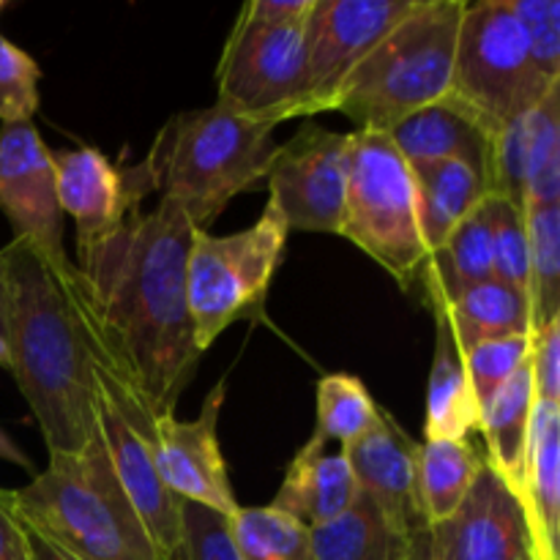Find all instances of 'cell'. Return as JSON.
I'll list each match as a JSON object with an SVG mask.
<instances>
[{"label": "cell", "instance_id": "cell-22", "mask_svg": "<svg viewBox=\"0 0 560 560\" xmlns=\"http://www.w3.org/2000/svg\"><path fill=\"white\" fill-rule=\"evenodd\" d=\"M435 315V355L427 383L424 441H465L479 430V405L470 394L463 350L441 310Z\"/></svg>", "mask_w": 560, "mask_h": 560}, {"label": "cell", "instance_id": "cell-24", "mask_svg": "<svg viewBox=\"0 0 560 560\" xmlns=\"http://www.w3.org/2000/svg\"><path fill=\"white\" fill-rule=\"evenodd\" d=\"M534 402V377H530V364L525 361L479 413V432L487 443V465L517 492V498L523 487L525 443H528Z\"/></svg>", "mask_w": 560, "mask_h": 560}, {"label": "cell", "instance_id": "cell-21", "mask_svg": "<svg viewBox=\"0 0 560 560\" xmlns=\"http://www.w3.org/2000/svg\"><path fill=\"white\" fill-rule=\"evenodd\" d=\"M413 175L416 219L427 255L441 249L465 217L490 195L487 180L474 167L454 159L408 164Z\"/></svg>", "mask_w": 560, "mask_h": 560}, {"label": "cell", "instance_id": "cell-30", "mask_svg": "<svg viewBox=\"0 0 560 560\" xmlns=\"http://www.w3.org/2000/svg\"><path fill=\"white\" fill-rule=\"evenodd\" d=\"M381 405L372 399L370 388L353 375L334 372L317 381V435L339 448L359 441L377 421Z\"/></svg>", "mask_w": 560, "mask_h": 560}, {"label": "cell", "instance_id": "cell-26", "mask_svg": "<svg viewBox=\"0 0 560 560\" xmlns=\"http://www.w3.org/2000/svg\"><path fill=\"white\" fill-rule=\"evenodd\" d=\"M432 310H441L446 315L463 353L490 339L530 334L528 295L495 277L465 290L448 306H432Z\"/></svg>", "mask_w": 560, "mask_h": 560}, {"label": "cell", "instance_id": "cell-13", "mask_svg": "<svg viewBox=\"0 0 560 560\" xmlns=\"http://www.w3.org/2000/svg\"><path fill=\"white\" fill-rule=\"evenodd\" d=\"M55 189L63 217L77 224V252L107 238L135 211L151 189L142 164L118 167L98 148H60L52 151Z\"/></svg>", "mask_w": 560, "mask_h": 560}, {"label": "cell", "instance_id": "cell-38", "mask_svg": "<svg viewBox=\"0 0 560 560\" xmlns=\"http://www.w3.org/2000/svg\"><path fill=\"white\" fill-rule=\"evenodd\" d=\"M0 560H33L25 523L16 514L11 490L0 487Z\"/></svg>", "mask_w": 560, "mask_h": 560}, {"label": "cell", "instance_id": "cell-6", "mask_svg": "<svg viewBox=\"0 0 560 560\" xmlns=\"http://www.w3.org/2000/svg\"><path fill=\"white\" fill-rule=\"evenodd\" d=\"M288 224L271 200L252 228L233 235L195 230L186 257V304L200 353L238 320H260L282 262Z\"/></svg>", "mask_w": 560, "mask_h": 560}, {"label": "cell", "instance_id": "cell-43", "mask_svg": "<svg viewBox=\"0 0 560 560\" xmlns=\"http://www.w3.org/2000/svg\"><path fill=\"white\" fill-rule=\"evenodd\" d=\"M0 337L5 339V282H3V268H0Z\"/></svg>", "mask_w": 560, "mask_h": 560}, {"label": "cell", "instance_id": "cell-9", "mask_svg": "<svg viewBox=\"0 0 560 560\" xmlns=\"http://www.w3.org/2000/svg\"><path fill=\"white\" fill-rule=\"evenodd\" d=\"M217 102L255 118L306 115V20L262 25L238 14L217 69Z\"/></svg>", "mask_w": 560, "mask_h": 560}, {"label": "cell", "instance_id": "cell-32", "mask_svg": "<svg viewBox=\"0 0 560 560\" xmlns=\"http://www.w3.org/2000/svg\"><path fill=\"white\" fill-rule=\"evenodd\" d=\"M530 334L528 337H503L490 342L474 345L463 353L465 375H468L470 394H474L479 413L503 386L509 377L528 361Z\"/></svg>", "mask_w": 560, "mask_h": 560}, {"label": "cell", "instance_id": "cell-19", "mask_svg": "<svg viewBox=\"0 0 560 560\" xmlns=\"http://www.w3.org/2000/svg\"><path fill=\"white\" fill-rule=\"evenodd\" d=\"M536 560H560V402L536 399L520 487Z\"/></svg>", "mask_w": 560, "mask_h": 560}, {"label": "cell", "instance_id": "cell-18", "mask_svg": "<svg viewBox=\"0 0 560 560\" xmlns=\"http://www.w3.org/2000/svg\"><path fill=\"white\" fill-rule=\"evenodd\" d=\"M386 135L392 137L394 148L408 164L454 159L474 167L490 186L495 131L452 93L402 118Z\"/></svg>", "mask_w": 560, "mask_h": 560}, {"label": "cell", "instance_id": "cell-12", "mask_svg": "<svg viewBox=\"0 0 560 560\" xmlns=\"http://www.w3.org/2000/svg\"><path fill=\"white\" fill-rule=\"evenodd\" d=\"M0 213L16 241L38 252L55 268H69L63 246V211L55 189L52 151L36 124L0 126Z\"/></svg>", "mask_w": 560, "mask_h": 560}, {"label": "cell", "instance_id": "cell-37", "mask_svg": "<svg viewBox=\"0 0 560 560\" xmlns=\"http://www.w3.org/2000/svg\"><path fill=\"white\" fill-rule=\"evenodd\" d=\"M528 364L536 399L560 402V320L530 331Z\"/></svg>", "mask_w": 560, "mask_h": 560}, {"label": "cell", "instance_id": "cell-34", "mask_svg": "<svg viewBox=\"0 0 560 560\" xmlns=\"http://www.w3.org/2000/svg\"><path fill=\"white\" fill-rule=\"evenodd\" d=\"M523 31L536 71L547 82H560V3L558 0H509Z\"/></svg>", "mask_w": 560, "mask_h": 560}, {"label": "cell", "instance_id": "cell-28", "mask_svg": "<svg viewBox=\"0 0 560 560\" xmlns=\"http://www.w3.org/2000/svg\"><path fill=\"white\" fill-rule=\"evenodd\" d=\"M525 208L560 206V85L523 115Z\"/></svg>", "mask_w": 560, "mask_h": 560}, {"label": "cell", "instance_id": "cell-11", "mask_svg": "<svg viewBox=\"0 0 560 560\" xmlns=\"http://www.w3.org/2000/svg\"><path fill=\"white\" fill-rule=\"evenodd\" d=\"M419 0H315L306 20V115L331 113L339 88Z\"/></svg>", "mask_w": 560, "mask_h": 560}, {"label": "cell", "instance_id": "cell-7", "mask_svg": "<svg viewBox=\"0 0 560 560\" xmlns=\"http://www.w3.org/2000/svg\"><path fill=\"white\" fill-rule=\"evenodd\" d=\"M339 235L392 273L402 290L419 282L427 249L416 219L413 175L386 131H350Z\"/></svg>", "mask_w": 560, "mask_h": 560}, {"label": "cell", "instance_id": "cell-39", "mask_svg": "<svg viewBox=\"0 0 560 560\" xmlns=\"http://www.w3.org/2000/svg\"><path fill=\"white\" fill-rule=\"evenodd\" d=\"M315 0H252L241 9V16L262 25H284V22L310 20Z\"/></svg>", "mask_w": 560, "mask_h": 560}, {"label": "cell", "instance_id": "cell-40", "mask_svg": "<svg viewBox=\"0 0 560 560\" xmlns=\"http://www.w3.org/2000/svg\"><path fill=\"white\" fill-rule=\"evenodd\" d=\"M25 534H27V547H31L33 560H82V558L71 556L69 550H63L58 541H52L49 536H44L42 530L31 528V525H25Z\"/></svg>", "mask_w": 560, "mask_h": 560}, {"label": "cell", "instance_id": "cell-20", "mask_svg": "<svg viewBox=\"0 0 560 560\" xmlns=\"http://www.w3.org/2000/svg\"><path fill=\"white\" fill-rule=\"evenodd\" d=\"M355 495L359 487L342 448L328 452V441L315 432L295 452L271 506L301 520L306 528H320L348 512Z\"/></svg>", "mask_w": 560, "mask_h": 560}, {"label": "cell", "instance_id": "cell-29", "mask_svg": "<svg viewBox=\"0 0 560 560\" xmlns=\"http://www.w3.org/2000/svg\"><path fill=\"white\" fill-rule=\"evenodd\" d=\"M530 331L560 320V206L525 208Z\"/></svg>", "mask_w": 560, "mask_h": 560}, {"label": "cell", "instance_id": "cell-44", "mask_svg": "<svg viewBox=\"0 0 560 560\" xmlns=\"http://www.w3.org/2000/svg\"><path fill=\"white\" fill-rule=\"evenodd\" d=\"M0 366L9 370V345H5L3 337H0Z\"/></svg>", "mask_w": 560, "mask_h": 560}, {"label": "cell", "instance_id": "cell-14", "mask_svg": "<svg viewBox=\"0 0 560 560\" xmlns=\"http://www.w3.org/2000/svg\"><path fill=\"white\" fill-rule=\"evenodd\" d=\"M224 402V381L208 394L197 419L178 421L175 416L156 419L148 448L159 476L178 501L200 503L211 512L233 517L238 501L230 487L228 465L219 448V410Z\"/></svg>", "mask_w": 560, "mask_h": 560}, {"label": "cell", "instance_id": "cell-35", "mask_svg": "<svg viewBox=\"0 0 560 560\" xmlns=\"http://www.w3.org/2000/svg\"><path fill=\"white\" fill-rule=\"evenodd\" d=\"M173 560H241L230 517L200 503L180 501V547Z\"/></svg>", "mask_w": 560, "mask_h": 560}, {"label": "cell", "instance_id": "cell-15", "mask_svg": "<svg viewBox=\"0 0 560 560\" xmlns=\"http://www.w3.org/2000/svg\"><path fill=\"white\" fill-rule=\"evenodd\" d=\"M427 536L432 560H536L523 501L487 459L457 512Z\"/></svg>", "mask_w": 560, "mask_h": 560}, {"label": "cell", "instance_id": "cell-3", "mask_svg": "<svg viewBox=\"0 0 560 560\" xmlns=\"http://www.w3.org/2000/svg\"><path fill=\"white\" fill-rule=\"evenodd\" d=\"M277 126L224 102L184 109L167 118L140 164L162 200L175 202L197 230H208L235 197L266 180Z\"/></svg>", "mask_w": 560, "mask_h": 560}, {"label": "cell", "instance_id": "cell-41", "mask_svg": "<svg viewBox=\"0 0 560 560\" xmlns=\"http://www.w3.org/2000/svg\"><path fill=\"white\" fill-rule=\"evenodd\" d=\"M0 459H3V463L16 465V468L27 470V474H33V465H31V459H27V454L22 452V448L16 446V443L11 441L3 430H0Z\"/></svg>", "mask_w": 560, "mask_h": 560}, {"label": "cell", "instance_id": "cell-10", "mask_svg": "<svg viewBox=\"0 0 560 560\" xmlns=\"http://www.w3.org/2000/svg\"><path fill=\"white\" fill-rule=\"evenodd\" d=\"M350 131L306 124L273 148L266 184L288 230L339 235L348 186Z\"/></svg>", "mask_w": 560, "mask_h": 560}, {"label": "cell", "instance_id": "cell-36", "mask_svg": "<svg viewBox=\"0 0 560 560\" xmlns=\"http://www.w3.org/2000/svg\"><path fill=\"white\" fill-rule=\"evenodd\" d=\"M249 523L266 541L268 550L279 560H315L312 550V528H306L301 520L279 512L273 506L262 509H244Z\"/></svg>", "mask_w": 560, "mask_h": 560}, {"label": "cell", "instance_id": "cell-8", "mask_svg": "<svg viewBox=\"0 0 560 560\" xmlns=\"http://www.w3.org/2000/svg\"><path fill=\"white\" fill-rule=\"evenodd\" d=\"M536 71L509 0L465 5L454 55L452 96L468 104L492 131L528 115L552 88Z\"/></svg>", "mask_w": 560, "mask_h": 560}, {"label": "cell", "instance_id": "cell-42", "mask_svg": "<svg viewBox=\"0 0 560 560\" xmlns=\"http://www.w3.org/2000/svg\"><path fill=\"white\" fill-rule=\"evenodd\" d=\"M408 560H432L430 536H427V530H421V534L413 536V545H410Z\"/></svg>", "mask_w": 560, "mask_h": 560}, {"label": "cell", "instance_id": "cell-4", "mask_svg": "<svg viewBox=\"0 0 560 560\" xmlns=\"http://www.w3.org/2000/svg\"><path fill=\"white\" fill-rule=\"evenodd\" d=\"M16 514L82 560H167L115 476L102 438L82 452L55 454L47 470L11 490Z\"/></svg>", "mask_w": 560, "mask_h": 560}, {"label": "cell", "instance_id": "cell-31", "mask_svg": "<svg viewBox=\"0 0 560 560\" xmlns=\"http://www.w3.org/2000/svg\"><path fill=\"white\" fill-rule=\"evenodd\" d=\"M492 233V271L495 279L528 295V228L525 208L498 195H487Z\"/></svg>", "mask_w": 560, "mask_h": 560}, {"label": "cell", "instance_id": "cell-1", "mask_svg": "<svg viewBox=\"0 0 560 560\" xmlns=\"http://www.w3.org/2000/svg\"><path fill=\"white\" fill-rule=\"evenodd\" d=\"M195 224L175 202L135 211L115 233L77 252L71 290L88 339L153 419L175 416L200 350L186 304Z\"/></svg>", "mask_w": 560, "mask_h": 560}, {"label": "cell", "instance_id": "cell-23", "mask_svg": "<svg viewBox=\"0 0 560 560\" xmlns=\"http://www.w3.org/2000/svg\"><path fill=\"white\" fill-rule=\"evenodd\" d=\"M492 277V233L485 197V202L448 235L446 244L427 255L419 279H424L430 306H448L465 290Z\"/></svg>", "mask_w": 560, "mask_h": 560}, {"label": "cell", "instance_id": "cell-27", "mask_svg": "<svg viewBox=\"0 0 560 560\" xmlns=\"http://www.w3.org/2000/svg\"><path fill=\"white\" fill-rule=\"evenodd\" d=\"M485 465V454L465 441H424L416 454V487L427 528L443 523L457 512L476 474Z\"/></svg>", "mask_w": 560, "mask_h": 560}, {"label": "cell", "instance_id": "cell-25", "mask_svg": "<svg viewBox=\"0 0 560 560\" xmlns=\"http://www.w3.org/2000/svg\"><path fill=\"white\" fill-rule=\"evenodd\" d=\"M413 536L359 492L348 512L312 528V550L315 560H408Z\"/></svg>", "mask_w": 560, "mask_h": 560}, {"label": "cell", "instance_id": "cell-16", "mask_svg": "<svg viewBox=\"0 0 560 560\" xmlns=\"http://www.w3.org/2000/svg\"><path fill=\"white\" fill-rule=\"evenodd\" d=\"M359 492H364L405 534L427 530L416 487L419 443L399 427L386 408H377L370 432L342 448Z\"/></svg>", "mask_w": 560, "mask_h": 560}, {"label": "cell", "instance_id": "cell-33", "mask_svg": "<svg viewBox=\"0 0 560 560\" xmlns=\"http://www.w3.org/2000/svg\"><path fill=\"white\" fill-rule=\"evenodd\" d=\"M42 69L0 33V124H27L38 113Z\"/></svg>", "mask_w": 560, "mask_h": 560}, {"label": "cell", "instance_id": "cell-17", "mask_svg": "<svg viewBox=\"0 0 560 560\" xmlns=\"http://www.w3.org/2000/svg\"><path fill=\"white\" fill-rule=\"evenodd\" d=\"M96 432L109 454L115 476L140 514L142 525L167 560L180 547V501L159 476L153 454L137 432L126 424L120 410L96 388Z\"/></svg>", "mask_w": 560, "mask_h": 560}, {"label": "cell", "instance_id": "cell-2", "mask_svg": "<svg viewBox=\"0 0 560 560\" xmlns=\"http://www.w3.org/2000/svg\"><path fill=\"white\" fill-rule=\"evenodd\" d=\"M9 372L47 443L49 457L77 454L96 435V375L69 268H55L25 241L0 249Z\"/></svg>", "mask_w": 560, "mask_h": 560}, {"label": "cell", "instance_id": "cell-45", "mask_svg": "<svg viewBox=\"0 0 560 560\" xmlns=\"http://www.w3.org/2000/svg\"><path fill=\"white\" fill-rule=\"evenodd\" d=\"M3 9H5V0H0V14H3Z\"/></svg>", "mask_w": 560, "mask_h": 560}, {"label": "cell", "instance_id": "cell-5", "mask_svg": "<svg viewBox=\"0 0 560 560\" xmlns=\"http://www.w3.org/2000/svg\"><path fill=\"white\" fill-rule=\"evenodd\" d=\"M468 0H419L339 88L331 113L355 129L388 131L452 93L459 22Z\"/></svg>", "mask_w": 560, "mask_h": 560}]
</instances>
